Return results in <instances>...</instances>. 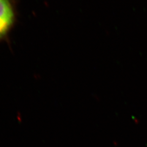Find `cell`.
I'll list each match as a JSON object with an SVG mask.
<instances>
[{"instance_id":"1","label":"cell","mask_w":147,"mask_h":147,"mask_svg":"<svg viewBox=\"0 0 147 147\" xmlns=\"http://www.w3.org/2000/svg\"><path fill=\"white\" fill-rule=\"evenodd\" d=\"M14 20V12L9 0H0V38L11 29Z\"/></svg>"}]
</instances>
